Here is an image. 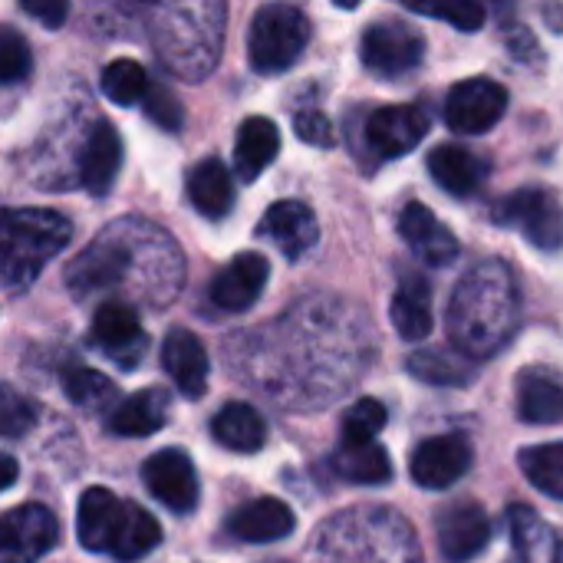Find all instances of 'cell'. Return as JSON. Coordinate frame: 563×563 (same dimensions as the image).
Listing matches in <instances>:
<instances>
[{"instance_id": "5", "label": "cell", "mask_w": 563, "mask_h": 563, "mask_svg": "<svg viewBox=\"0 0 563 563\" xmlns=\"http://www.w3.org/2000/svg\"><path fill=\"white\" fill-rule=\"evenodd\" d=\"M492 214L501 228L521 231L541 251L563 247V205L548 188H518L505 195Z\"/></svg>"}, {"instance_id": "10", "label": "cell", "mask_w": 563, "mask_h": 563, "mask_svg": "<svg viewBox=\"0 0 563 563\" xmlns=\"http://www.w3.org/2000/svg\"><path fill=\"white\" fill-rule=\"evenodd\" d=\"M148 495L175 515H188L198 505V472L181 449H162L142 465Z\"/></svg>"}, {"instance_id": "15", "label": "cell", "mask_w": 563, "mask_h": 563, "mask_svg": "<svg viewBox=\"0 0 563 563\" xmlns=\"http://www.w3.org/2000/svg\"><path fill=\"white\" fill-rule=\"evenodd\" d=\"M257 234L267 238L271 244H277V251L287 261H300L303 254H310L317 247L320 224H317V214L303 201H277L261 218Z\"/></svg>"}, {"instance_id": "29", "label": "cell", "mask_w": 563, "mask_h": 563, "mask_svg": "<svg viewBox=\"0 0 563 563\" xmlns=\"http://www.w3.org/2000/svg\"><path fill=\"white\" fill-rule=\"evenodd\" d=\"M406 369L426 386H468L478 376L475 360L452 350H416Z\"/></svg>"}, {"instance_id": "36", "label": "cell", "mask_w": 563, "mask_h": 563, "mask_svg": "<svg viewBox=\"0 0 563 563\" xmlns=\"http://www.w3.org/2000/svg\"><path fill=\"white\" fill-rule=\"evenodd\" d=\"M386 419H389V412L379 399H360L343 416L340 442H376V435L386 429Z\"/></svg>"}, {"instance_id": "12", "label": "cell", "mask_w": 563, "mask_h": 563, "mask_svg": "<svg viewBox=\"0 0 563 563\" xmlns=\"http://www.w3.org/2000/svg\"><path fill=\"white\" fill-rule=\"evenodd\" d=\"M429 132V115L419 106H379L366 115V142L379 158L412 152Z\"/></svg>"}, {"instance_id": "9", "label": "cell", "mask_w": 563, "mask_h": 563, "mask_svg": "<svg viewBox=\"0 0 563 563\" xmlns=\"http://www.w3.org/2000/svg\"><path fill=\"white\" fill-rule=\"evenodd\" d=\"M472 462H475V449L465 435H455V432L435 435V439H426L412 452L409 475L426 492H445L468 475Z\"/></svg>"}, {"instance_id": "32", "label": "cell", "mask_w": 563, "mask_h": 563, "mask_svg": "<svg viewBox=\"0 0 563 563\" xmlns=\"http://www.w3.org/2000/svg\"><path fill=\"white\" fill-rule=\"evenodd\" d=\"M63 389H66L69 402H73V406H79V409H86V412L112 409V402L119 399L115 386H112L102 373L86 369V366H73V369H66V376H63Z\"/></svg>"}, {"instance_id": "20", "label": "cell", "mask_w": 563, "mask_h": 563, "mask_svg": "<svg viewBox=\"0 0 563 563\" xmlns=\"http://www.w3.org/2000/svg\"><path fill=\"white\" fill-rule=\"evenodd\" d=\"M119 168H122V139L109 122H99L82 145L79 181L89 195H106L112 188Z\"/></svg>"}, {"instance_id": "26", "label": "cell", "mask_w": 563, "mask_h": 563, "mask_svg": "<svg viewBox=\"0 0 563 563\" xmlns=\"http://www.w3.org/2000/svg\"><path fill=\"white\" fill-rule=\"evenodd\" d=\"M211 432H214V439H218L224 449L241 452V455L261 452L264 442H267V426H264L261 412L251 409L247 402H228V406L214 416Z\"/></svg>"}, {"instance_id": "4", "label": "cell", "mask_w": 563, "mask_h": 563, "mask_svg": "<svg viewBox=\"0 0 563 563\" xmlns=\"http://www.w3.org/2000/svg\"><path fill=\"white\" fill-rule=\"evenodd\" d=\"M310 43V20L294 3H264L247 30V59L257 73L290 69Z\"/></svg>"}, {"instance_id": "13", "label": "cell", "mask_w": 563, "mask_h": 563, "mask_svg": "<svg viewBox=\"0 0 563 563\" xmlns=\"http://www.w3.org/2000/svg\"><path fill=\"white\" fill-rule=\"evenodd\" d=\"M399 238L409 251L429 267H449L459 257V238L449 224H442L422 201H409L399 214Z\"/></svg>"}, {"instance_id": "38", "label": "cell", "mask_w": 563, "mask_h": 563, "mask_svg": "<svg viewBox=\"0 0 563 563\" xmlns=\"http://www.w3.org/2000/svg\"><path fill=\"white\" fill-rule=\"evenodd\" d=\"M33 59H30V46L26 40L10 30V26H0V86H13L20 79H26Z\"/></svg>"}, {"instance_id": "34", "label": "cell", "mask_w": 563, "mask_h": 563, "mask_svg": "<svg viewBox=\"0 0 563 563\" xmlns=\"http://www.w3.org/2000/svg\"><path fill=\"white\" fill-rule=\"evenodd\" d=\"M102 92L115 106H132V102L145 99L148 76H145L142 63H135V59H112L102 69Z\"/></svg>"}, {"instance_id": "14", "label": "cell", "mask_w": 563, "mask_h": 563, "mask_svg": "<svg viewBox=\"0 0 563 563\" xmlns=\"http://www.w3.org/2000/svg\"><path fill=\"white\" fill-rule=\"evenodd\" d=\"M92 343L119 366H135L145 353V330L139 313L122 300L102 303L92 317Z\"/></svg>"}, {"instance_id": "27", "label": "cell", "mask_w": 563, "mask_h": 563, "mask_svg": "<svg viewBox=\"0 0 563 563\" xmlns=\"http://www.w3.org/2000/svg\"><path fill=\"white\" fill-rule=\"evenodd\" d=\"M333 472L353 485H383L393 478V462L389 452L376 442H340Z\"/></svg>"}, {"instance_id": "37", "label": "cell", "mask_w": 563, "mask_h": 563, "mask_svg": "<svg viewBox=\"0 0 563 563\" xmlns=\"http://www.w3.org/2000/svg\"><path fill=\"white\" fill-rule=\"evenodd\" d=\"M40 409L33 399L16 393L13 386H0V439H23L33 432Z\"/></svg>"}, {"instance_id": "24", "label": "cell", "mask_w": 563, "mask_h": 563, "mask_svg": "<svg viewBox=\"0 0 563 563\" xmlns=\"http://www.w3.org/2000/svg\"><path fill=\"white\" fill-rule=\"evenodd\" d=\"M188 198L198 208V214L221 221L231 205H234V181L231 172L221 158H201L191 172H188Z\"/></svg>"}, {"instance_id": "19", "label": "cell", "mask_w": 563, "mask_h": 563, "mask_svg": "<svg viewBox=\"0 0 563 563\" xmlns=\"http://www.w3.org/2000/svg\"><path fill=\"white\" fill-rule=\"evenodd\" d=\"M162 363L181 396L201 399L208 389V353L201 340L188 330H172L162 343Z\"/></svg>"}, {"instance_id": "25", "label": "cell", "mask_w": 563, "mask_h": 563, "mask_svg": "<svg viewBox=\"0 0 563 563\" xmlns=\"http://www.w3.org/2000/svg\"><path fill=\"white\" fill-rule=\"evenodd\" d=\"M168 422V396L162 389H142L119 402L109 416V429L125 439H145Z\"/></svg>"}, {"instance_id": "42", "label": "cell", "mask_w": 563, "mask_h": 563, "mask_svg": "<svg viewBox=\"0 0 563 563\" xmlns=\"http://www.w3.org/2000/svg\"><path fill=\"white\" fill-rule=\"evenodd\" d=\"M16 475H20L16 462H13L10 455H3V452H0V492H7V488L16 482Z\"/></svg>"}, {"instance_id": "21", "label": "cell", "mask_w": 563, "mask_h": 563, "mask_svg": "<svg viewBox=\"0 0 563 563\" xmlns=\"http://www.w3.org/2000/svg\"><path fill=\"white\" fill-rule=\"evenodd\" d=\"M277 152H280V132L271 119L251 115L241 122L234 139V165L241 181H254L257 175H264L274 165Z\"/></svg>"}, {"instance_id": "39", "label": "cell", "mask_w": 563, "mask_h": 563, "mask_svg": "<svg viewBox=\"0 0 563 563\" xmlns=\"http://www.w3.org/2000/svg\"><path fill=\"white\" fill-rule=\"evenodd\" d=\"M145 115H148L158 129H165V132H178L181 122H185V109H181L178 96H175L172 89H165V86L145 92Z\"/></svg>"}, {"instance_id": "31", "label": "cell", "mask_w": 563, "mask_h": 563, "mask_svg": "<svg viewBox=\"0 0 563 563\" xmlns=\"http://www.w3.org/2000/svg\"><path fill=\"white\" fill-rule=\"evenodd\" d=\"M518 465L525 478L548 498L563 501V442L551 445H531L518 455Z\"/></svg>"}, {"instance_id": "17", "label": "cell", "mask_w": 563, "mask_h": 563, "mask_svg": "<svg viewBox=\"0 0 563 563\" xmlns=\"http://www.w3.org/2000/svg\"><path fill=\"white\" fill-rule=\"evenodd\" d=\"M125 501H119L109 488H86L76 505V538L86 551L106 554L122 528Z\"/></svg>"}, {"instance_id": "33", "label": "cell", "mask_w": 563, "mask_h": 563, "mask_svg": "<svg viewBox=\"0 0 563 563\" xmlns=\"http://www.w3.org/2000/svg\"><path fill=\"white\" fill-rule=\"evenodd\" d=\"M412 13H422V16H432V20H445L452 23L455 30H465V33H475L485 26L488 20V10L482 0H402Z\"/></svg>"}, {"instance_id": "3", "label": "cell", "mask_w": 563, "mask_h": 563, "mask_svg": "<svg viewBox=\"0 0 563 563\" xmlns=\"http://www.w3.org/2000/svg\"><path fill=\"white\" fill-rule=\"evenodd\" d=\"M139 224L125 221L109 231H102L69 267H66V287L76 297H96L106 290L129 287L135 277V241Z\"/></svg>"}, {"instance_id": "11", "label": "cell", "mask_w": 563, "mask_h": 563, "mask_svg": "<svg viewBox=\"0 0 563 563\" xmlns=\"http://www.w3.org/2000/svg\"><path fill=\"white\" fill-rule=\"evenodd\" d=\"M439 551L449 563L475 561L492 541V521L478 501H455L435 518Z\"/></svg>"}, {"instance_id": "44", "label": "cell", "mask_w": 563, "mask_h": 563, "mask_svg": "<svg viewBox=\"0 0 563 563\" xmlns=\"http://www.w3.org/2000/svg\"><path fill=\"white\" fill-rule=\"evenodd\" d=\"M492 3H495V7H505V3H508V0H492Z\"/></svg>"}, {"instance_id": "40", "label": "cell", "mask_w": 563, "mask_h": 563, "mask_svg": "<svg viewBox=\"0 0 563 563\" xmlns=\"http://www.w3.org/2000/svg\"><path fill=\"white\" fill-rule=\"evenodd\" d=\"M294 129H297V135H300L307 145L330 148V145L336 142L333 125H330V119H327L320 109H300V112L294 115Z\"/></svg>"}, {"instance_id": "8", "label": "cell", "mask_w": 563, "mask_h": 563, "mask_svg": "<svg viewBox=\"0 0 563 563\" xmlns=\"http://www.w3.org/2000/svg\"><path fill=\"white\" fill-rule=\"evenodd\" d=\"M59 538L56 515L46 505H20L0 515V563H36Z\"/></svg>"}, {"instance_id": "7", "label": "cell", "mask_w": 563, "mask_h": 563, "mask_svg": "<svg viewBox=\"0 0 563 563\" xmlns=\"http://www.w3.org/2000/svg\"><path fill=\"white\" fill-rule=\"evenodd\" d=\"M505 112H508V89L485 76L455 82L445 99V122L459 135H485L505 119Z\"/></svg>"}, {"instance_id": "2", "label": "cell", "mask_w": 563, "mask_h": 563, "mask_svg": "<svg viewBox=\"0 0 563 563\" xmlns=\"http://www.w3.org/2000/svg\"><path fill=\"white\" fill-rule=\"evenodd\" d=\"M73 224L49 208L0 211V290H26L40 271L69 244Z\"/></svg>"}, {"instance_id": "30", "label": "cell", "mask_w": 563, "mask_h": 563, "mask_svg": "<svg viewBox=\"0 0 563 563\" xmlns=\"http://www.w3.org/2000/svg\"><path fill=\"white\" fill-rule=\"evenodd\" d=\"M162 541V528L158 521L139 508V505H125V518H122V528L109 548V554L119 563H135L142 561L145 554H152Z\"/></svg>"}, {"instance_id": "18", "label": "cell", "mask_w": 563, "mask_h": 563, "mask_svg": "<svg viewBox=\"0 0 563 563\" xmlns=\"http://www.w3.org/2000/svg\"><path fill=\"white\" fill-rule=\"evenodd\" d=\"M297 518L280 498H254L228 518V534L244 544H274L294 534Z\"/></svg>"}, {"instance_id": "46", "label": "cell", "mask_w": 563, "mask_h": 563, "mask_svg": "<svg viewBox=\"0 0 563 563\" xmlns=\"http://www.w3.org/2000/svg\"><path fill=\"white\" fill-rule=\"evenodd\" d=\"M267 563H287V561H267Z\"/></svg>"}, {"instance_id": "23", "label": "cell", "mask_w": 563, "mask_h": 563, "mask_svg": "<svg viewBox=\"0 0 563 563\" xmlns=\"http://www.w3.org/2000/svg\"><path fill=\"white\" fill-rule=\"evenodd\" d=\"M429 172H432V178H435L449 195L468 198V195H475V191L482 188V181H485V175H488V165H485L475 152L445 142V145L432 148V155H429Z\"/></svg>"}, {"instance_id": "16", "label": "cell", "mask_w": 563, "mask_h": 563, "mask_svg": "<svg viewBox=\"0 0 563 563\" xmlns=\"http://www.w3.org/2000/svg\"><path fill=\"white\" fill-rule=\"evenodd\" d=\"M267 277H271V264L264 254H254V251H244L238 254L214 280H211V303L218 310H228V313H241V310H251L257 303V297L264 294L267 287Z\"/></svg>"}, {"instance_id": "35", "label": "cell", "mask_w": 563, "mask_h": 563, "mask_svg": "<svg viewBox=\"0 0 563 563\" xmlns=\"http://www.w3.org/2000/svg\"><path fill=\"white\" fill-rule=\"evenodd\" d=\"M508 521H511V538H515V548L521 554L525 563H534L538 558L544 561V551H551L554 544V534L551 528L528 508V505H518L508 511Z\"/></svg>"}, {"instance_id": "6", "label": "cell", "mask_w": 563, "mask_h": 563, "mask_svg": "<svg viewBox=\"0 0 563 563\" xmlns=\"http://www.w3.org/2000/svg\"><path fill=\"white\" fill-rule=\"evenodd\" d=\"M363 66L383 79H399L412 69H419L426 56V40L416 26L402 20H379L363 33L360 43Z\"/></svg>"}, {"instance_id": "43", "label": "cell", "mask_w": 563, "mask_h": 563, "mask_svg": "<svg viewBox=\"0 0 563 563\" xmlns=\"http://www.w3.org/2000/svg\"><path fill=\"white\" fill-rule=\"evenodd\" d=\"M336 7H343V10H353V7H360V0H333Z\"/></svg>"}, {"instance_id": "45", "label": "cell", "mask_w": 563, "mask_h": 563, "mask_svg": "<svg viewBox=\"0 0 563 563\" xmlns=\"http://www.w3.org/2000/svg\"><path fill=\"white\" fill-rule=\"evenodd\" d=\"M558 561L563 563V548H558Z\"/></svg>"}, {"instance_id": "1", "label": "cell", "mask_w": 563, "mask_h": 563, "mask_svg": "<svg viewBox=\"0 0 563 563\" xmlns=\"http://www.w3.org/2000/svg\"><path fill=\"white\" fill-rule=\"evenodd\" d=\"M518 323L521 294L505 261L475 264L459 280L445 310V330L452 346L475 363L501 353L518 333Z\"/></svg>"}, {"instance_id": "41", "label": "cell", "mask_w": 563, "mask_h": 563, "mask_svg": "<svg viewBox=\"0 0 563 563\" xmlns=\"http://www.w3.org/2000/svg\"><path fill=\"white\" fill-rule=\"evenodd\" d=\"M20 7L33 20H40L43 26H49V30L63 26L66 23V13H69V0H20Z\"/></svg>"}, {"instance_id": "28", "label": "cell", "mask_w": 563, "mask_h": 563, "mask_svg": "<svg viewBox=\"0 0 563 563\" xmlns=\"http://www.w3.org/2000/svg\"><path fill=\"white\" fill-rule=\"evenodd\" d=\"M429 284L422 277H409L402 280V287L396 290L393 297V307H389V317H393V327L402 340L409 343H419L432 333V307H429Z\"/></svg>"}, {"instance_id": "22", "label": "cell", "mask_w": 563, "mask_h": 563, "mask_svg": "<svg viewBox=\"0 0 563 563\" xmlns=\"http://www.w3.org/2000/svg\"><path fill=\"white\" fill-rule=\"evenodd\" d=\"M518 416L528 426H561L563 383L548 369H525L518 376Z\"/></svg>"}]
</instances>
